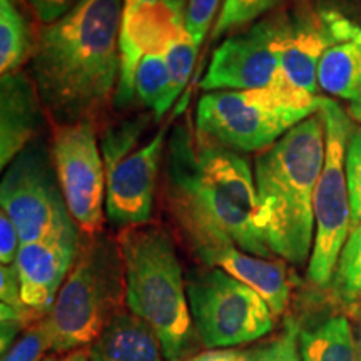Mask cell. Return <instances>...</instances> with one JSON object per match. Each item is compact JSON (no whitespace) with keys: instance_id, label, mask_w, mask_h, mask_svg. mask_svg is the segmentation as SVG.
Wrapping results in <instances>:
<instances>
[{"instance_id":"cell-28","label":"cell","mask_w":361,"mask_h":361,"mask_svg":"<svg viewBox=\"0 0 361 361\" xmlns=\"http://www.w3.org/2000/svg\"><path fill=\"white\" fill-rule=\"evenodd\" d=\"M346 180L351 204V229L361 223V128L351 134L346 147Z\"/></svg>"},{"instance_id":"cell-23","label":"cell","mask_w":361,"mask_h":361,"mask_svg":"<svg viewBox=\"0 0 361 361\" xmlns=\"http://www.w3.org/2000/svg\"><path fill=\"white\" fill-rule=\"evenodd\" d=\"M336 295L355 301L361 298V223L350 231L333 278Z\"/></svg>"},{"instance_id":"cell-38","label":"cell","mask_w":361,"mask_h":361,"mask_svg":"<svg viewBox=\"0 0 361 361\" xmlns=\"http://www.w3.org/2000/svg\"><path fill=\"white\" fill-rule=\"evenodd\" d=\"M348 112H350L351 119H355L356 123L361 124V99H360V101L353 102V104H350Z\"/></svg>"},{"instance_id":"cell-11","label":"cell","mask_w":361,"mask_h":361,"mask_svg":"<svg viewBox=\"0 0 361 361\" xmlns=\"http://www.w3.org/2000/svg\"><path fill=\"white\" fill-rule=\"evenodd\" d=\"M281 13L228 37L211 57L201 80L204 90L263 89L286 79L281 66Z\"/></svg>"},{"instance_id":"cell-32","label":"cell","mask_w":361,"mask_h":361,"mask_svg":"<svg viewBox=\"0 0 361 361\" xmlns=\"http://www.w3.org/2000/svg\"><path fill=\"white\" fill-rule=\"evenodd\" d=\"M20 236L12 219L4 213L0 214V263L2 266H12L19 255Z\"/></svg>"},{"instance_id":"cell-17","label":"cell","mask_w":361,"mask_h":361,"mask_svg":"<svg viewBox=\"0 0 361 361\" xmlns=\"http://www.w3.org/2000/svg\"><path fill=\"white\" fill-rule=\"evenodd\" d=\"M201 261L211 268H221L258 293L268 303L274 318L281 316L286 310L291 284L286 266L279 261L259 258L238 247H223L213 251Z\"/></svg>"},{"instance_id":"cell-26","label":"cell","mask_w":361,"mask_h":361,"mask_svg":"<svg viewBox=\"0 0 361 361\" xmlns=\"http://www.w3.org/2000/svg\"><path fill=\"white\" fill-rule=\"evenodd\" d=\"M144 128H146V119L139 117V119L126 121L107 130L101 142L104 168H109L114 162L123 159L126 154H129L134 144L141 137Z\"/></svg>"},{"instance_id":"cell-39","label":"cell","mask_w":361,"mask_h":361,"mask_svg":"<svg viewBox=\"0 0 361 361\" xmlns=\"http://www.w3.org/2000/svg\"><path fill=\"white\" fill-rule=\"evenodd\" d=\"M166 2L171 4V6H173L176 11L184 13V12H186V6H188L189 0H166Z\"/></svg>"},{"instance_id":"cell-5","label":"cell","mask_w":361,"mask_h":361,"mask_svg":"<svg viewBox=\"0 0 361 361\" xmlns=\"http://www.w3.org/2000/svg\"><path fill=\"white\" fill-rule=\"evenodd\" d=\"M126 295L119 243L102 234L80 247L51 313L44 318L56 353L90 346L106 329Z\"/></svg>"},{"instance_id":"cell-4","label":"cell","mask_w":361,"mask_h":361,"mask_svg":"<svg viewBox=\"0 0 361 361\" xmlns=\"http://www.w3.org/2000/svg\"><path fill=\"white\" fill-rule=\"evenodd\" d=\"M117 243L130 313L154 329L166 360H189L200 336L173 239L164 229L142 224L126 228Z\"/></svg>"},{"instance_id":"cell-31","label":"cell","mask_w":361,"mask_h":361,"mask_svg":"<svg viewBox=\"0 0 361 361\" xmlns=\"http://www.w3.org/2000/svg\"><path fill=\"white\" fill-rule=\"evenodd\" d=\"M32 323V318L24 311H19L12 306L0 305V324H2V335H0V350L2 353L11 348L13 345L17 335L24 329L25 326Z\"/></svg>"},{"instance_id":"cell-30","label":"cell","mask_w":361,"mask_h":361,"mask_svg":"<svg viewBox=\"0 0 361 361\" xmlns=\"http://www.w3.org/2000/svg\"><path fill=\"white\" fill-rule=\"evenodd\" d=\"M221 0H189L184 12V29L200 45L218 12Z\"/></svg>"},{"instance_id":"cell-35","label":"cell","mask_w":361,"mask_h":361,"mask_svg":"<svg viewBox=\"0 0 361 361\" xmlns=\"http://www.w3.org/2000/svg\"><path fill=\"white\" fill-rule=\"evenodd\" d=\"M186 361H255V356L250 351L236 348H218L204 353L191 356Z\"/></svg>"},{"instance_id":"cell-37","label":"cell","mask_w":361,"mask_h":361,"mask_svg":"<svg viewBox=\"0 0 361 361\" xmlns=\"http://www.w3.org/2000/svg\"><path fill=\"white\" fill-rule=\"evenodd\" d=\"M62 361H90V358H89V353H85L84 350H75V351H71V353L67 355Z\"/></svg>"},{"instance_id":"cell-12","label":"cell","mask_w":361,"mask_h":361,"mask_svg":"<svg viewBox=\"0 0 361 361\" xmlns=\"http://www.w3.org/2000/svg\"><path fill=\"white\" fill-rule=\"evenodd\" d=\"M361 25L333 7L301 8L281 12V66L286 78L298 89L316 96L318 66L333 45L351 39Z\"/></svg>"},{"instance_id":"cell-19","label":"cell","mask_w":361,"mask_h":361,"mask_svg":"<svg viewBox=\"0 0 361 361\" xmlns=\"http://www.w3.org/2000/svg\"><path fill=\"white\" fill-rule=\"evenodd\" d=\"M318 87L351 104L361 99V30L329 47L318 66Z\"/></svg>"},{"instance_id":"cell-40","label":"cell","mask_w":361,"mask_h":361,"mask_svg":"<svg viewBox=\"0 0 361 361\" xmlns=\"http://www.w3.org/2000/svg\"><path fill=\"white\" fill-rule=\"evenodd\" d=\"M356 345H358V355H360V361H361V324H360V331H358V343H356Z\"/></svg>"},{"instance_id":"cell-18","label":"cell","mask_w":361,"mask_h":361,"mask_svg":"<svg viewBox=\"0 0 361 361\" xmlns=\"http://www.w3.org/2000/svg\"><path fill=\"white\" fill-rule=\"evenodd\" d=\"M90 361H164L154 329L133 313H119L89 348Z\"/></svg>"},{"instance_id":"cell-34","label":"cell","mask_w":361,"mask_h":361,"mask_svg":"<svg viewBox=\"0 0 361 361\" xmlns=\"http://www.w3.org/2000/svg\"><path fill=\"white\" fill-rule=\"evenodd\" d=\"M27 2L32 7L37 19L47 25L64 17L79 0H27Z\"/></svg>"},{"instance_id":"cell-10","label":"cell","mask_w":361,"mask_h":361,"mask_svg":"<svg viewBox=\"0 0 361 361\" xmlns=\"http://www.w3.org/2000/svg\"><path fill=\"white\" fill-rule=\"evenodd\" d=\"M52 161L72 219L89 236L99 234L106 202V168L90 119L59 126Z\"/></svg>"},{"instance_id":"cell-24","label":"cell","mask_w":361,"mask_h":361,"mask_svg":"<svg viewBox=\"0 0 361 361\" xmlns=\"http://www.w3.org/2000/svg\"><path fill=\"white\" fill-rule=\"evenodd\" d=\"M197 49H200V45L194 42L191 35L186 32L169 49V52L166 54L169 66L171 85L168 99L164 102V112H168L169 107L173 106V102L183 92V89L186 87L188 80L191 78L194 61H196Z\"/></svg>"},{"instance_id":"cell-15","label":"cell","mask_w":361,"mask_h":361,"mask_svg":"<svg viewBox=\"0 0 361 361\" xmlns=\"http://www.w3.org/2000/svg\"><path fill=\"white\" fill-rule=\"evenodd\" d=\"M79 255V239L56 238L20 245L13 268L24 308L34 318L47 316Z\"/></svg>"},{"instance_id":"cell-3","label":"cell","mask_w":361,"mask_h":361,"mask_svg":"<svg viewBox=\"0 0 361 361\" xmlns=\"http://www.w3.org/2000/svg\"><path fill=\"white\" fill-rule=\"evenodd\" d=\"M326 152L324 121L316 112L261 152L255 166L258 219L273 255L301 266L314 239V189Z\"/></svg>"},{"instance_id":"cell-21","label":"cell","mask_w":361,"mask_h":361,"mask_svg":"<svg viewBox=\"0 0 361 361\" xmlns=\"http://www.w3.org/2000/svg\"><path fill=\"white\" fill-rule=\"evenodd\" d=\"M29 24L12 0H0V74L11 75L34 54Z\"/></svg>"},{"instance_id":"cell-6","label":"cell","mask_w":361,"mask_h":361,"mask_svg":"<svg viewBox=\"0 0 361 361\" xmlns=\"http://www.w3.org/2000/svg\"><path fill=\"white\" fill-rule=\"evenodd\" d=\"M319 112V96L283 79L263 89L216 90L201 97L196 129L233 151H266Z\"/></svg>"},{"instance_id":"cell-25","label":"cell","mask_w":361,"mask_h":361,"mask_svg":"<svg viewBox=\"0 0 361 361\" xmlns=\"http://www.w3.org/2000/svg\"><path fill=\"white\" fill-rule=\"evenodd\" d=\"M276 6L278 0H224L214 24L213 39L216 40L226 32L251 24Z\"/></svg>"},{"instance_id":"cell-36","label":"cell","mask_w":361,"mask_h":361,"mask_svg":"<svg viewBox=\"0 0 361 361\" xmlns=\"http://www.w3.org/2000/svg\"><path fill=\"white\" fill-rule=\"evenodd\" d=\"M156 2H159V0H124L123 16H129V13L137 11L139 7L151 6V4H156Z\"/></svg>"},{"instance_id":"cell-7","label":"cell","mask_w":361,"mask_h":361,"mask_svg":"<svg viewBox=\"0 0 361 361\" xmlns=\"http://www.w3.org/2000/svg\"><path fill=\"white\" fill-rule=\"evenodd\" d=\"M319 114L326 130V152L314 189V239L308 261V278L316 286H328L335 278L338 259L351 231L345 159L355 128L351 117L333 99L319 97Z\"/></svg>"},{"instance_id":"cell-41","label":"cell","mask_w":361,"mask_h":361,"mask_svg":"<svg viewBox=\"0 0 361 361\" xmlns=\"http://www.w3.org/2000/svg\"><path fill=\"white\" fill-rule=\"evenodd\" d=\"M42 361H59L57 358H52V356H47V358H44Z\"/></svg>"},{"instance_id":"cell-1","label":"cell","mask_w":361,"mask_h":361,"mask_svg":"<svg viewBox=\"0 0 361 361\" xmlns=\"http://www.w3.org/2000/svg\"><path fill=\"white\" fill-rule=\"evenodd\" d=\"M166 201L200 259L223 247L273 256L259 226L247 161L189 123L179 124L169 137Z\"/></svg>"},{"instance_id":"cell-2","label":"cell","mask_w":361,"mask_h":361,"mask_svg":"<svg viewBox=\"0 0 361 361\" xmlns=\"http://www.w3.org/2000/svg\"><path fill=\"white\" fill-rule=\"evenodd\" d=\"M123 0H79L44 25L32 54L40 102L59 126L90 119L116 96Z\"/></svg>"},{"instance_id":"cell-29","label":"cell","mask_w":361,"mask_h":361,"mask_svg":"<svg viewBox=\"0 0 361 361\" xmlns=\"http://www.w3.org/2000/svg\"><path fill=\"white\" fill-rule=\"evenodd\" d=\"M255 361H301V329L288 322L281 335L252 353Z\"/></svg>"},{"instance_id":"cell-16","label":"cell","mask_w":361,"mask_h":361,"mask_svg":"<svg viewBox=\"0 0 361 361\" xmlns=\"http://www.w3.org/2000/svg\"><path fill=\"white\" fill-rule=\"evenodd\" d=\"M40 97L34 80L24 74L0 79V166L4 169L20 154L37 133Z\"/></svg>"},{"instance_id":"cell-33","label":"cell","mask_w":361,"mask_h":361,"mask_svg":"<svg viewBox=\"0 0 361 361\" xmlns=\"http://www.w3.org/2000/svg\"><path fill=\"white\" fill-rule=\"evenodd\" d=\"M0 300H2V305L12 306V308L24 311L34 319V316L29 313L22 305L20 298V284L19 278H17V271L12 266H2L0 268Z\"/></svg>"},{"instance_id":"cell-9","label":"cell","mask_w":361,"mask_h":361,"mask_svg":"<svg viewBox=\"0 0 361 361\" xmlns=\"http://www.w3.org/2000/svg\"><path fill=\"white\" fill-rule=\"evenodd\" d=\"M0 204L16 224L20 245L56 238L79 239L52 156L42 146L30 144L7 166L0 186Z\"/></svg>"},{"instance_id":"cell-14","label":"cell","mask_w":361,"mask_h":361,"mask_svg":"<svg viewBox=\"0 0 361 361\" xmlns=\"http://www.w3.org/2000/svg\"><path fill=\"white\" fill-rule=\"evenodd\" d=\"M186 34L184 13L166 0L142 6L123 16L119 34L121 69L114 102L119 107L133 102L139 62L147 54H166Z\"/></svg>"},{"instance_id":"cell-22","label":"cell","mask_w":361,"mask_h":361,"mask_svg":"<svg viewBox=\"0 0 361 361\" xmlns=\"http://www.w3.org/2000/svg\"><path fill=\"white\" fill-rule=\"evenodd\" d=\"M171 85L168 59L162 54H147L141 59L135 74V94L139 101L154 111L156 119H161L164 112V102L168 99Z\"/></svg>"},{"instance_id":"cell-42","label":"cell","mask_w":361,"mask_h":361,"mask_svg":"<svg viewBox=\"0 0 361 361\" xmlns=\"http://www.w3.org/2000/svg\"><path fill=\"white\" fill-rule=\"evenodd\" d=\"M12 2H13V4H20V0H12Z\"/></svg>"},{"instance_id":"cell-27","label":"cell","mask_w":361,"mask_h":361,"mask_svg":"<svg viewBox=\"0 0 361 361\" xmlns=\"http://www.w3.org/2000/svg\"><path fill=\"white\" fill-rule=\"evenodd\" d=\"M47 350H51V336L44 319H40L35 324H30L24 335L17 338L4 353L2 361H42Z\"/></svg>"},{"instance_id":"cell-13","label":"cell","mask_w":361,"mask_h":361,"mask_svg":"<svg viewBox=\"0 0 361 361\" xmlns=\"http://www.w3.org/2000/svg\"><path fill=\"white\" fill-rule=\"evenodd\" d=\"M166 133L168 126L161 128L146 146L106 168V214L112 224L126 229L151 219Z\"/></svg>"},{"instance_id":"cell-8","label":"cell","mask_w":361,"mask_h":361,"mask_svg":"<svg viewBox=\"0 0 361 361\" xmlns=\"http://www.w3.org/2000/svg\"><path fill=\"white\" fill-rule=\"evenodd\" d=\"M186 291L194 328L207 348L247 345L274 326L263 298L221 268L192 273Z\"/></svg>"},{"instance_id":"cell-20","label":"cell","mask_w":361,"mask_h":361,"mask_svg":"<svg viewBox=\"0 0 361 361\" xmlns=\"http://www.w3.org/2000/svg\"><path fill=\"white\" fill-rule=\"evenodd\" d=\"M301 361H360L348 319L333 316L313 329H301Z\"/></svg>"}]
</instances>
